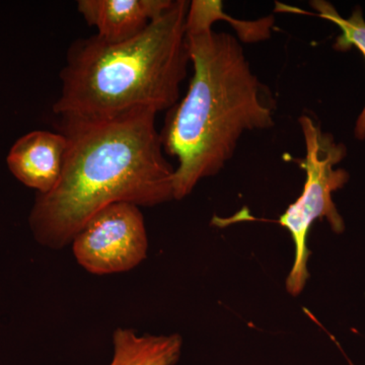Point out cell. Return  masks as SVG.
<instances>
[{
	"label": "cell",
	"mask_w": 365,
	"mask_h": 365,
	"mask_svg": "<svg viewBox=\"0 0 365 365\" xmlns=\"http://www.w3.org/2000/svg\"><path fill=\"white\" fill-rule=\"evenodd\" d=\"M173 0H79L78 13L97 28L100 39L119 43L131 39L169 9Z\"/></svg>",
	"instance_id": "cell-7"
},
{
	"label": "cell",
	"mask_w": 365,
	"mask_h": 365,
	"mask_svg": "<svg viewBox=\"0 0 365 365\" xmlns=\"http://www.w3.org/2000/svg\"><path fill=\"white\" fill-rule=\"evenodd\" d=\"M155 112L143 110L102 121L59 119L66 137L61 177L37 194L30 215L43 246H68L88 220L117 203L153 207L174 200L175 168L165 157Z\"/></svg>",
	"instance_id": "cell-1"
},
{
	"label": "cell",
	"mask_w": 365,
	"mask_h": 365,
	"mask_svg": "<svg viewBox=\"0 0 365 365\" xmlns=\"http://www.w3.org/2000/svg\"><path fill=\"white\" fill-rule=\"evenodd\" d=\"M186 38L193 76L160 131L165 153L178 160L175 200L217 175L246 132L274 126L267 88L252 71L239 40L208 26H186Z\"/></svg>",
	"instance_id": "cell-2"
},
{
	"label": "cell",
	"mask_w": 365,
	"mask_h": 365,
	"mask_svg": "<svg viewBox=\"0 0 365 365\" xmlns=\"http://www.w3.org/2000/svg\"><path fill=\"white\" fill-rule=\"evenodd\" d=\"M311 6L319 18L339 26L341 35L334 43V49L345 52L356 47L365 57V21L360 7H356L349 18L344 19L338 14L333 4L325 0H314L311 1ZM354 134L359 140L365 139V106L357 118Z\"/></svg>",
	"instance_id": "cell-9"
},
{
	"label": "cell",
	"mask_w": 365,
	"mask_h": 365,
	"mask_svg": "<svg viewBox=\"0 0 365 365\" xmlns=\"http://www.w3.org/2000/svg\"><path fill=\"white\" fill-rule=\"evenodd\" d=\"M72 251L79 265L95 275L127 272L148 256V239L140 207L108 206L74 237Z\"/></svg>",
	"instance_id": "cell-5"
},
{
	"label": "cell",
	"mask_w": 365,
	"mask_h": 365,
	"mask_svg": "<svg viewBox=\"0 0 365 365\" xmlns=\"http://www.w3.org/2000/svg\"><path fill=\"white\" fill-rule=\"evenodd\" d=\"M67 148L61 132L36 130L26 133L14 143L6 163L11 174L38 194H47L56 186Z\"/></svg>",
	"instance_id": "cell-6"
},
{
	"label": "cell",
	"mask_w": 365,
	"mask_h": 365,
	"mask_svg": "<svg viewBox=\"0 0 365 365\" xmlns=\"http://www.w3.org/2000/svg\"><path fill=\"white\" fill-rule=\"evenodd\" d=\"M189 4L173 0L143 32L123 42H107L97 35L74 41L60 72L54 114L58 119L102 121L143 110L158 114L172 109L191 63Z\"/></svg>",
	"instance_id": "cell-3"
},
{
	"label": "cell",
	"mask_w": 365,
	"mask_h": 365,
	"mask_svg": "<svg viewBox=\"0 0 365 365\" xmlns=\"http://www.w3.org/2000/svg\"><path fill=\"white\" fill-rule=\"evenodd\" d=\"M299 122L306 146V157L300 160L299 167L306 172V182L302 195L288 206L277 222L290 232L294 242V266L285 283L287 292L294 297L304 290L309 278L307 262L311 252L307 239L314 222L326 218L334 232H344V220L332 195L345 186L350 177L344 169L335 168L347 155L344 144L322 130L312 117L302 115Z\"/></svg>",
	"instance_id": "cell-4"
},
{
	"label": "cell",
	"mask_w": 365,
	"mask_h": 365,
	"mask_svg": "<svg viewBox=\"0 0 365 365\" xmlns=\"http://www.w3.org/2000/svg\"><path fill=\"white\" fill-rule=\"evenodd\" d=\"M182 340L172 335H138L132 329L113 334V359L109 365H175L181 356Z\"/></svg>",
	"instance_id": "cell-8"
}]
</instances>
